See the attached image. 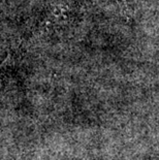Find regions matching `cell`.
Returning a JSON list of instances; mask_svg holds the SVG:
<instances>
[{
  "label": "cell",
  "mask_w": 159,
  "mask_h": 160,
  "mask_svg": "<svg viewBox=\"0 0 159 160\" xmlns=\"http://www.w3.org/2000/svg\"><path fill=\"white\" fill-rule=\"evenodd\" d=\"M12 55L11 54H8L7 58H5V60L3 61L2 63H0V86H1L2 84V81L4 80V78L7 76L9 69H11L12 67Z\"/></svg>",
  "instance_id": "obj_1"
}]
</instances>
